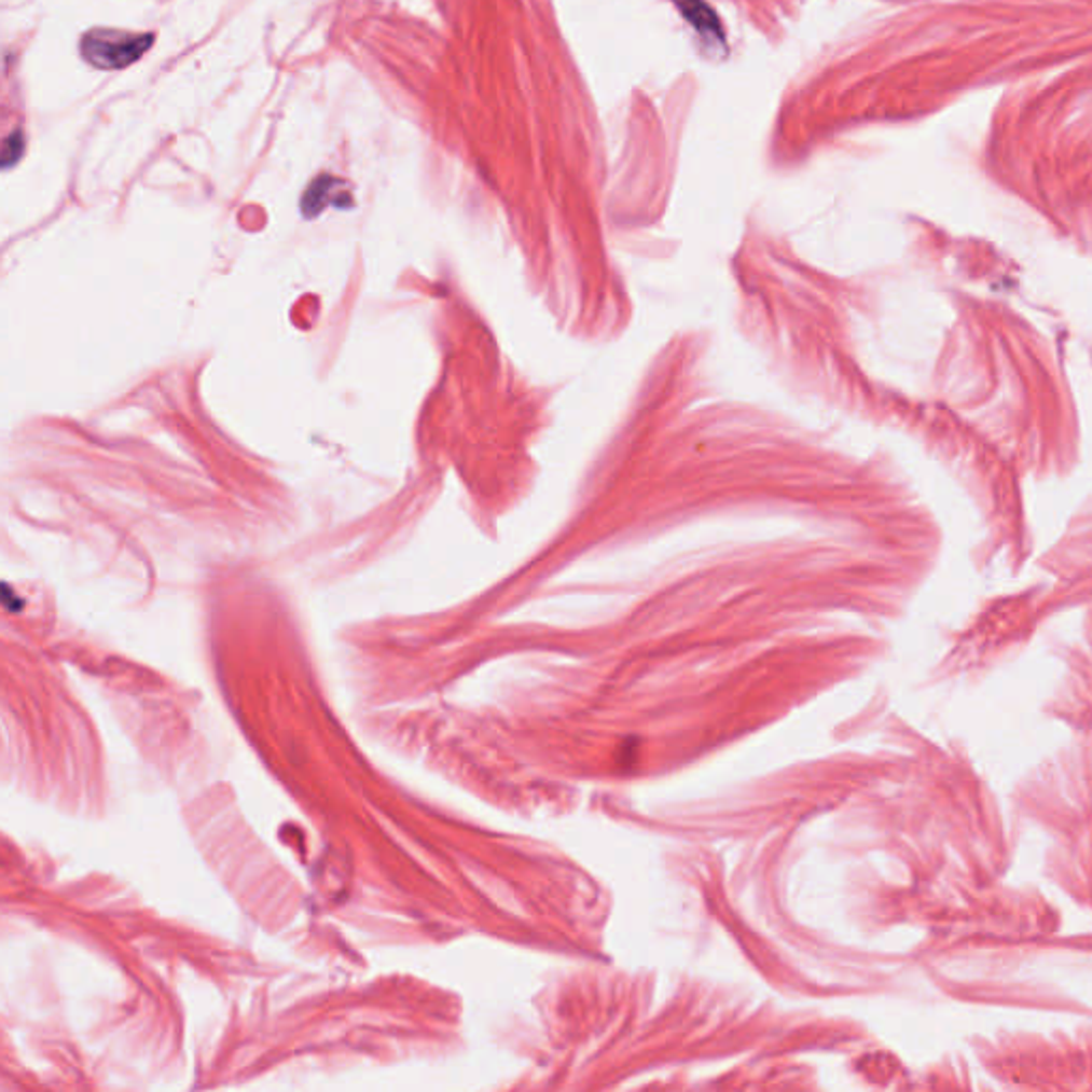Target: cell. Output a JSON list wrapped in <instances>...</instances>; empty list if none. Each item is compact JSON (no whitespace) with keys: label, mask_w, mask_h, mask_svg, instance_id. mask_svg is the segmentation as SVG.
<instances>
[{"label":"cell","mask_w":1092,"mask_h":1092,"mask_svg":"<svg viewBox=\"0 0 1092 1092\" xmlns=\"http://www.w3.org/2000/svg\"><path fill=\"white\" fill-rule=\"evenodd\" d=\"M154 43L152 32L135 34L122 30H91L82 39V56L97 69H124L146 54Z\"/></svg>","instance_id":"6da1fadb"},{"label":"cell","mask_w":1092,"mask_h":1092,"mask_svg":"<svg viewBox=\"0 0 1092 1092\" xmlns=\"http://www.w3.org/2000/svg\"><path fill=\"white\" fill-rule=\"evenodd\" d=\"M344 197L348 195L344 193L340 180L331 176H320L303 195V213L316 216L322 207H327V203H335L337 207H342Z\"/></svg>","instance_id":"7a4b0ae2"},{"label":"cell","mask_w":1092,"mask_h":1092,"mask_svg":"<svg viewBox=\"0 0 1092 1092\" xmlns=\"http://www.w3.org/2000/svg\"><path fill=\"white\" fill-rule=\"evenodd\" d=\"M679 4H681L683 15L694 24L700 32H708V34H715L717 39H721V28H719V22L715 19L717 15L706 4H702L700 0H679Z\"/></svg>","instance_id":"3957f363"},{"label":"cell","mask_w":1092,"mask_h":1092,"mask_svg":"<svg viewBox=\"0 0 1092 1092\" xmlns=\"http://www.w3.org/2000/svg\"><path fill=\"white\" fill-rule=\"evenodd\" d=\"M22 152H24V137H22V133H19V130H15V133H11V135L6 137L4 148H2V154H4V167L9 169V167H11V165H13V163L22 156Z\"/></svg>","instance_id":"277c9868"}]
</instances>
